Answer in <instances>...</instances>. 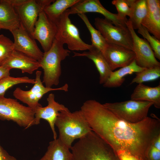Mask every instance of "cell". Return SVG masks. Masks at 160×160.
<instances>
[{
	"instance_id": "f546056e",
	"label": "cell",
	"mask_w": 160,
	"mask_h": 160,
	"mask_svg": "<svg viewBox=\"0 0 160 160\" xmlns=\"http://www.w3.org/2000/svg\"><path fill=\"white\" fill-rule=\"evenodd\" d=\"M137 32L149 43L153 51L155 57L160 60V40L151 36L146 28L142 25L137 29Z\"/></svg>"
},
{
	"instance_id": "5bb4252c",
	"label": "cell",
	"mask_w": 160,
	"mask_h": 160,
	"mask_svg": "<svg viewBox=\"0 0 160 160\" xmlns=\"http://www.w3.org/2000/svg\"><path fill=\"white\" fill-rule=\"evenodd\" d=\"M47 100L48 105L46 106L43 107L42 106H41L35 111V125L39 124L41 119L47 121L52 131L54 139H56L57 137V134L55 126L59 112L62 111H68L69 110L64 105L56 101L55 95L52 93L48 95Z\"/></svg>"
},
{
	"instance_id": "4fadbf2b",
	"label": "cell",
	"mask_w": 160,
	"mask_h": 160,
	"mask_svg": "<svg viewBox=\"0 0 160 160\" xmlns=\"http://www.w3.org/2000/svg\"><path fill=\"white\" fill-rule=\"evenodd\" d=\"M70 9V15L96 12L102 15L105 18L109 20L114 25L127 26V21L122 20L117 14L111 12L102 5L98 0H80Z\"/></svg>"
},
{
	"instance_id": "8d00e7d4",
	"label": "cell",
	"mask_w": 160,
	"mask_h": 160,
	"mask_svg": "<svg viewBox=\"0 0 160 160\" xmlns=\"http://www.w3.org/2000/svg\"><path fill=\"white\" fill-rule=\"evenodd\" d=\"M36 2L44 7V9L50 5L55 0H36Z\"/></svg>"
},
{
	"instance_id": "7402d4cb",
	"label": "cell",
	"mask_w": 160,
	"mask_h": 160,
	"mask_svg": "<svg viewBox=\"0 0 160 160\" xmlns=\"http://www.w3.org/2000/svg\"><path fill=\"white\" fill-rule=\"evenodd\" d=\"M146 68L138 66L135 60L129 65L113 71L106 82L103 84L106 88H114L120 87L125 80V77L134 73L142 71Z\"/></svg>"
},
{
	"instance_id": "e0dca14e",
	"label": "cell",
	"mask_w": 160,
	"mask_h": 160,
	"mask_svg": "<svg viewBox=\"0 0 160 160\" xmlns=\"http://www.w3.org/2000/svg\"><path fill=\"white\" fill-rule=\"evenodd\" d=\"M1 66L10 70L19 69L23 73L30 74L41 67L37 60L15 50Z\"/></svg>"
},
{
	"instance_id": "4316f807",
	"label": "cell",
	"mask_w": 160,
	"mask_h": 160,
	"mask_svg": "<svg viewBox=\"0 0 160 160\" xmlns=\"http://www.w3.org/2000/svg\"><path fill=\"white\" fill-rule=\"evenodd\" d=\"M136 76L130 84H138L156 80L160 76V66L146 68L142 71L135 73Z\"/></svg>"
},
{
	"instance_id": "f1b7e54d",
	"label": "cell",
	"mask_w": 160,
	"mask_h": 160,
	"mask_svg": "<svg viewBox=\"0 0 160 160\" xmlns=\"http://www.w3.org/2000/svg\"><path fill=\"white\" fill-rule=\"evenodd\" d=\"M15 50L14 42L3 34L0 35V66Z\"/></svg>"
},
{
	"instance_id": "4dcf8cb0",
	"label": "cell",
	"mask_w": 160,
	"mask_h": 160,
	"mask_svg": "<svg viewBox=\"0 0 160 160\" xmlns=\"http://www.w3.org/2000/svg\"><path fill=\"white\" fill-rule=\"evenodd\" d=\"M112 4L116 7L118 16L121 19L127 21V16L130 15L131 8L128 0H113Z\"/></svg>"
},
{
	"instance_id": "cb8c5ba5",
	"label": "cell",
	"mask_w": 160,
	"mask_h": 160,
	"mask_svg": "<svg viewBox=\"0 0 160 160\" xmlns=\"http://www.w3.org/2000/svg\"><path fill=\"white\" fill-rule=\"evenodd\" d=\"M131 12L128 20L134 30L138 29L147 12L146 0H128Z\"/></svg>"
},
{
	"instance_id": "e575fe53",
	"label": "cell",
	"mask_w": 160,
	"mask_h": 160,
	"mask_svg": "<svg viewBox=\"0 0 160 160\" xmlns=\"http://www.w3.org/2000/svg\"><path fill=\"white\" fill-rule=\"evenodd\" d=\"M9 69L0 66V80L4 78L10 76Z\"/></svg>"
},
{
	"instance_id": "d6a6232c",
	"label": "cell",
	"mask_w": 160,
	"mask_h": 160,
	"mask_svg": "<svg viewBox=\"0 0 160 160\" xmlns=\"http://www.w3.org/2000/svg\"><path fill=\"white\" fill-rule=\"evenodd\" d=\"M116 152L120 160H143L140 158L125 150H119Z\"/></svg>"
},
{
	"instance_id": "5b68a950",
	"label": "cell",
	"mask_w": 160,
	"mask_h": 160,
	"mask_svg": "<svg viewBox=\"0 0 160 160\" xmlns=\"http://www.w3.org/2000/svg\"><path fill=\"white\" fill-rule=\"evenodd\" d=\"M0 119L12 121L27 129L35 125V112L16 99L0 96Z\"/></svg>"
},
{
	"instance_id": "74e56055",
	"label": "cell",
	"mask_w": 160,
	"mask_h": 160,
	"mask_svg": "<svg viewBox=\"0 0 160 160\" xmlns=\"http://www.w3.org/2000/svg\"><path fill=\"white\" fill-rule=\"evenodd\" d=\"M1 29L0 28V30H1Z\"/></svg>"
},
{
	"instance_id": "603a6c76",
	"label": "cell",
	"mask_w": 160,
	"mask_h": 160,
	"mask_svg": "<svg viewBox=\"0 0 160 160\" xmlns=\"http://www.w3.org/2000/svg\"><path fill=\"white\" fill-rule=\"evenodd\" d=\"M69 148L58 138L50 142L47 150L39 160H73Z\"/></svg>"
},
{
	"instance_id": "d590c367",
	"label": "cell",
	"mask_w": 160,
	"mask_h": 160,
	"mask_svg": "<svg viewBox=\"0 0 160 160\" xmlns=\"http://www.w3.org/2000/svg\"><path fill=\"white\" fill-rule=\"evenodd\" d=\"M7 1L14 7L20 6L28 0H7Z\"/></svg>"
},
{
	"instance_id": "9a60e30c",
	"label": "cell",
	"mask_w": 160,
	"mask_h": 160,
	"mask_svg": "<svg viewBox=\"0 0 160 160\" xmlns=\"http://www.w3.org/2000/svg\"><path fill=\"white\" fill-rule=\"evenodd\" d=\"M103 53L112 71L129 65L135 60L132 50L114 44L108 43Z\"/></svg>"
},
{
	"instance_id": "7c38bea8",
	"label": "cell",
	"mask_w": 160,
	"mask_h": 160,
	"mask_svg": "<svg viewBox=\"0 0 160 160\" xmlns=\"http://www.w3.org/2000/svg\"><path fill=\"white\" fill-rule=\"evenodd\" d=\"M14 49L40 61L44 53L40 49L32 36L20 23L19 27L12 31Z\"/></svg>"
},
{
	"instance_id": "3957f363",
	"label": "cell",
	"mask_w": 160,
	"mask_h": 160,
	"mask_svg": "<svg viewBox=\"0 0 160 160\" xmlns=\"http://www.w3.org/2000/svg\"><path fill=\"white\" fill-rule=\"evenodd\" d=\"M55 125L58 129L59 138L70 149L75 140L80 139L92 131L81 110L73 112L60 111Z\"/></svg>"
},
{
	"instance_id": "1f68e13d",
	"label": "cell",
	"mask_w": 160,
	"mask_h": 160,
	"mask_svg": "<svg viewBox=\"0 0 160 160\" xmlns=\"http://www.w3.org/2000/svg\"><path fill=\"white\" fill-rule=\"evenodd\" d=\"M145 160H160V135L154 139L149 147Z\"/></svg>"
},
{
	"instance_id": "44dd1931",
	"label": "cell",
	"mask_w": 160,
	"mask_h": 160,
	"mask_svg": "<svg viewBox=\"0 0 160 160\" xmlns=\"http://www.w3.org/2000/svg\"><path fill=\"white\" fill-rule=\"evenodd\" d=\"M131 100L153 103L156 108H160V84L151 87L143 84H138L131 95Z\"/></svg>"
},
{
	"instance_id": "8fae6325",
	"label": "cell",
	"mask_w": 160,
	"mask_h": 160,
	"mask_svg": "<svg viewBox=\"0 0 160 160\" xmlns=\"http://www.w3.org/2000/svg\"><path fill=\"white\" fill-rule=\"evenodd\" d=\"M57 30L55 23L48 17L43 10L39 15L32 37L38 41L44 52H46L51 47Z\"/></svg>"
},
{
	"instance_id": "836d02e7",
	"label": "cell",
	"mask_w": 160,
	"mask_h": 160,
	"mask_svg": "<svg viewBox=\"0 0 160 160\" xmlns=\"http://www.w3.org/2000/svg\"><path fill=\"white\" fill-rule=\"evenodd\" d=\"M0 160H17V159L9 154L0 145Z\"/></svg>"
},
{
	"instance_id": "7a4b0ae2",
	"label": "cell",
	"mask_w": 160,
	"mask_h": 160,
	"mask_svg": "<svg viewBox=\"0 0 160 160\" xmlns=\"http://www.w3.org/2000/svg\"><path fill=\"white\" fill-rule=\"evenodd\" d=\"M70 149L73 160H120L116 152L93 131Z\"/></svg>"
},
{
	"instance_id": "8992f818",
	"label": "cell",
	"mask_w": 160,
	"mask_h": 160,
	"mask_svg": "<svg viewBox=\"0 0 160 160\" xmlns=\"http://www.w3.org/2000/svg\"><path fill=\"white\" fill-rule=\"evenodd\" d=\"M103 104L121 119L135 124L148 117L149 110L153 103L150 102L131 100Z\"/></svg>"
},
{
	"instance_id": "6da1fadb",
	"label": "cell",
	"mask_w": 160,
	"mask_h": 160,
	"mask_svg": "<svg viewBox=\"0 0 160 160\" xmlns=\"http://www.w3.org/2000/svg\"><path fill=\"white\" fill-rule=\"evenodd\" d=\"M80 110L92 130L116 152L125 150L145 160L149 147L160 135V120L156 117L130 123L94 100L85 101Z\"/></svg>"
},
{
	"instance_id": "ffe728a7",
	"label": "cell",
	"mask_w": 160,
	"mask_h": 160,
	"mask_svg": "<svg viewBox=\"0 0 160 160\" xmlns=\"http://www.w3.org/2000/svg\"><path fill=\"white\" fill-rule=\"evenodd\" d=\"M20 24L15 7L7 0H0V28L11 32L18 28Z\"/></svg>"
},
{
	"instance_id": "83f0119b",
	"label": "cell",
	"mask_w": 160,
	"mask_h": 160,
	"mask_svg": "<svg viewBox=\"0 0 160 160\" xmlns=\"http://www.w3.org/2000/svg\"><path fill=\"white\" fill-rule=\"evenodd\" d=\"M35 79L27 76L14 77L10 76L5 77L0 80V96H4L6 92L14 85L21 83L34 84Z\"/></svg>"
},
{
	"instance_id": "2e32d148",
	"label": "cell",
	"mask_w": 160,
	"mask_h": 160,
	"mask_svg": "<svg viewBox=\"0 0 160 160\" xmlns=\"http://www.w3.org/2000/svg\"><path fill=\"white\" fill-rule=\"evenodd\" d=\"M20 23L32 36L39 13L44 8L36 0H28L23 4L15 7Z\"/></svg>"
},
{
	"instance_id": "ba28073f",
	"label": "cell",
	"mask_w": 160,
	"mask_h": 160,
	"mask_svg": "<svg viewBox=\"0 0 160 160\" xmlns=\"http://www.w3.org/2000/svg\"><path fill=\"white\" fill-rule=\"evenodd\" d=\"M94 24L108 44L119 45L132 51V39L127 26L115 25L109 20L99 17L95 18Z\"/></svg>"
},
{
	"instance_id": "484cf974",
	"label": "cell",
	"mask_w": 160,
	"mask_h": 160,
	"mask_svg": "<svg viewBox=\"0 0 160 160\" xmlns=\"http://www.w3.org/2000/svg\"><path fill=\"white\" fill-rule=\"evenodd\" d=\"M83 21L89 31L91 36L92 46L94 48L103 52L108 43L99 31L92 25L85 14H78Z\"/></svg>"
},
{
	"instance_id": "d6986e66",
	"label": "cell",
	"mask_w": 160,
	"mask_h": 160,
	"mask_svg": "<svg viewBox=\"0 0 160 160\" xmlns=\"http://www.w3.org/2000/svg\"><path fill=\"white\" fill-rule=\"evenodd\" d=\"M73 57H85L92 60L99 74V83L104 84L112 72L102 52L94 48L82 53L73 52Z\"/></svg>"
},
{
	"instance_id": "d4e9b609",
	"label": "cell",
	"mask_w": 160,
	"mask_h": 160,
	"mask_svg": "<svg viewBox=\"0 0 160 160\" xmlns=\"http://www.w3.org/2000/svg\"><path fill=\"white\" fill-rule=\"evenodd\" d=\"M80 0H57L46 7L43 11L48 17L55 23L67 9L74 5Z\"/></svg>"
},
{
	"instance_id": "30bf717a",
	"label": "cell",
	"mask_w": 160,
	"mask_h": 160,
	"mask_svg": "<svg viewBox=\"0 0 160 160\" xmlns=\"http://www.w3.org/2000/svg\"><path fill=\"white\" fill-rule=\"evenodd\" d=\"M126 25L132 36L133 41L132 51L135 54V60L137 65L145 68L160 66V63L156 60L147 40L140 38L137 35L128 20Z\"/></svg>"
},
{
	"instance_id": "52a82bcc",
	"label": "cell",
	"mask_w": 160,
	"mask_h": 160,
	"mask_svg": "<svg viewBox=\"0 0 160 160\" xmlns=\"http://www.w3.org/2000/svg\"><path fill=\"white\" fill-rule=\"evenodd\" d=\"M70 9L66 10L55 23L57 33L55 39L63 44H67L72 51L89 50L94 47L85 43L81 39L77 27L70 20Z\"/></svg>"
},
{
	"instance_id": "ac0fdd59",
	"label": "cell",
	"mask_w": 160,
	"mask_h": 160,
	"mask_svg": "<svg viewBox=\"0 0 160 160\" xmlns=\"http://www.w3.org/2000/svg\"><path fill=\"white\" fill-rule=\"evenodd\" d=\"M147 12L141 25L160 40V0H146Z\"/></svg>"
},
{
	"instance_id": "277c9868",
	"label": "cell",
	"mask_w": 160,
	"mask_h": 160,
	"mask_svg": "<svg viewBox=\"0 0 160 160\" xmlns=\"http://www.w3.org/2000/svg\"><path fill=\"white\" fill-rule=\"evenodd\" d=\"M71 52L65 49L63 44L55 39L51 48L44 52L39 61L43 70L42 83L47 87L57 86L60 82L61 74V62L69 56Z\"/></svg>"
},
{
	"instance_id": "9c48e42d",
	"label": "cell",
	"mask_w": 160,
	"mask_h": 160,
	"mask_svg": "<svg viewBox=\"0 0 160 160\" xmlns=\"http://www.w3.org/2000/svg\"><path fill=\"white\" fill-rule=\"evenodd\" d=\"M41 72L37 71L36 73L35 83L29 90L25 91L20 87L17 88L13 91V95L15 97L35 111L39 107L42 106L39 103L40 100L46 93L52 91L63 90L67 92L68 86L65 84L63 86L57 88L47 87L44 86L41 79Z\"/></svg>"
}]
</instances>
